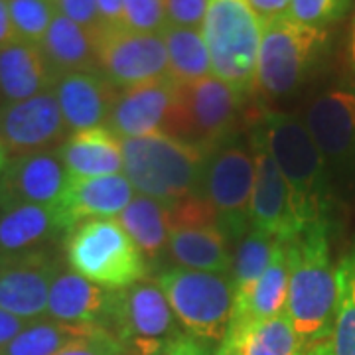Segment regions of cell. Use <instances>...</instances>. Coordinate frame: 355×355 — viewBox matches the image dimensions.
I'll use <instances>...</instances> for the list:
<instances>
[{"mask_svg":"<svg viewBox=\"0 0 355 355\" xmlns=\"http://www.w3.org/2000/svg\"><path fill=\"white\" fill-rule=\"evenodd\" d=\"M154 355H207V347L203 345L202 340L182 334L172 342L164 343Z\"/></svg>","mask_w":355,"mask_h":355,"instance_id":"40","label":"cell"},{"mask_svg":"<svg viewBox=\"0 0 355 355\" xmlns=\"http://www.w3.org/2000/svg\"><path fill=\"white\" fill-rule=\"evenodd\" d=\"M277 241L279 239L251 227L237 241L235 254L231 261V272H229L231 282H233V291H235L231 320H239L245 314L251 292L254 291L257 282L263 277V272L270 263Z\"/></svg>","mask_w":355,"mask_h":355,"instance_id":"27","label":"cell"},{"mask_svg":"<svg viewBox=\"0 0 355 355\" xmlns=\"http://www.w3.org/2000/svg\"><path fill=\"white\" fill-rule=\"evenodd\" d=\"M300 355H331L330 340H324V342H318L310 347H306Z\"/></svg>","mask_w":355,"mask_h":355,"instance_id":"45","label":"cell"},{"mask_svg":"<svg viewBox=\"0 0 355 355\" xmlns=\"http://www.w3.org/2000/svg\"><path fill=\"white\" fill-rule=\"evenodd\" d=\"M352 64L355 69V22H354V34H352Z\"/></svg>","mask_w":355,"mask_h":355,"instance_id":"47","label":"cell"},{"mask_svg":"<svg viewBox=\"0 0 355 355\" xmlns=\"http://www.w3.org/2000/svg\"><path fill=\"white\" fill-rule=\"evenodd\" d=\"M127 347L105 328H93L55 355H125Z\"/></svg>","mask_w":355,"mask_h":355,"instance_id":"36","label":"cell"},{"mask_svg":"<svg viewBox=\"0 0 355 355\" xmlns=\"http://www.w3.org/2000/svg\"><path fill=\"white\" fill-rule=\"evenodd\" d=\"M214 76L245 95L253 93L263 26L247 0H209L202 26Z\"/></svg>","mask_w":355,"mask_h":355,"instance_id":"5","label":"cell"},{"mask_svg":"<svg viewBox=\"0 0 355 355\" xmlns=\"http://www.w3.org/2000/svg\"><path fill=\"white\" fill-rule=\"evenodd\" d=\"M125 174L101 178H69L60 202L53 205L60 225L69 231L81 221L116 217L135 198Z\"/></svg>","mask_w":355,"mask_h":355,"instance_id":"18","label":"cell"},{"mask_svg":"<svg viewBox=\"0 0 355 355\" xmlns=\"http://www.w3.org/2000/svg\"><path fill=\"white\" fill-rule=\"evenodd\" d=\"M352 0H292L286 18L298 24L326 30L340 22L349 10Z\"/></svg>","mask_w":355,"mask_h":355,"instance_id":"34","label":"cell"},{"mask_svg":"<svg viewBox=\"0 0 355 355\" xmlns=\"http://www.w3.org/2000/svg\"><path fill=\"white\" fill-rule=\"evenodd\" d=\"M113 292L83 279L73 270H60L51 282L46 316L64 324L99 326L107 330Z\"/></svg>","mask_w":355,"mask_h":355,"instance_id":"20","label":"cell"},{"mask_svg":"<svg viewBox=\"0 0 355 355\" xmlns=\"http://www.w3.org/2000/svg\"><path fill=\"white\" fill-rule=\"evenodd\" d=\"M227 233L219 225H188L170 229L168 251L178 265L205 272H231Z\"/></svg>","mask_w":355,"mask_h":355,"instance_id":"25","label":"cell"},{"mask_svg":"<svg viewBox=\"0 0 355 355\" xmlns=\"http://www.w3.org/2000/svg\"><path fill=\"white\" fill-rule=\"evenodd\" d=\"M69 178H101L123 174V139L109 127L71 132L58 148Z\"/></svg>","mask_w":355,"mask_h":355,"instance_id":"23","label":"cell"},{"mask_svg":"<svg viewBox=\"0 0 355 355\" xmlns=\"http://www.w3.org/2000/svg\"><path fill=\"white\" fill-rule=\"evenodd\" d=\"M263 135L268 153L286 180L304 227L330 223V170L302 119L265 113Z\"/></svg>","mask_w":355,"mask_h":355,"instance_id":"2","label":"cell"},{"mask_svg":"<svg viewBox=\"0 0 355 355\" xmlns=\"http://www.w3.org/2000/svg\"><path fill=\"white\" fill-rule=\"evenodd\" d=\"M288 280H291V263H288V241H277L272 259L259 279L254 291L251 292L247 310L239 320L229 322V330L225 338L245 343L247 334L257 324L268 318L277 316L286 310L288 300Z\"/></svg>","mask_w":355,"mask_h":355,"instance_id":"24","label":"cell"},{"mask_svg":"<svg viewBox=\"0 0 355 355\" xmlns=\"http://www.w3.org/2000/svg\"><path fill=\"white\" fill-rule=\"evenodd\" d=\"M2 261H4V257H2V253H0V266H2Z\"/></svg>","mask_w":355,"mask_h":355,"instance_id":"48","label":"cell"},{"mask_svg":"<svg viewBox=\"0 0 355 355\" xmlns=\"http://www.w3.org/2000/svg\"><path fill=\"white\" fill-rule=\"evenodd\" d=\"M302 121L328 170L345 172L355 164V91H324L308 105Z\"/></svg>","mask_w":355,"mask_h":355,"instance_id":"15","label":"cell"},{"mask_svg":"<svg viewBox=\"0 0 355 355\" xmlns=\"http://www.w3.org/2000/svg\"><path fill=\"white\" fill-rule=\"evenodd\" d=\"M254 188V154L241 144H229L209 156L202 193L216 211L219 227L237 241L249 231Z\"/></svg>","mask_w":355,"mask_h":355,"instance_id":"10","label":"cell"},{"mask_svg":"<svg viewBox=\"0 0 355 355\" xmlns=\"http://www.w3.org/2000/svg\"><path fill=\"white\" fill-rule=\"evenodd\" d=\"M328 225L312 223L288 241L291 280L286 312L302 349L330 340L334 328L338 280L330 259Z\"/></svg>","mask_w":355,"mask_h":355,"instance_id":"1","label":"cell"},{"mask_svg":"<svg viewBox=\"0 0 355 355\" xmlns=\"http://www.w3.org/2000/svg\"><path fill=\"white\" fill-rule=\"evenodd\" d=\"M53 6L55 12L69 18L91 34H95L103 26L95 0H53Z\"/></svg>","mask_w":355,"mask_h":355,"instance_id":"37","label":"cell"},{"mask_svg":"<svg viewBox=\"0 0 355 355\" xmlns=\"http://www.w3.org/2000/svg\"><path fill=\"white\" fill-rule=\"evenodd\" d=\"M60 270V259L50 247L6 257L0 266V308L24 320L46 316L51 282Z\"/></svg>","mask_w":355,"mask_h":355,"instance_id":"14","label":"cell"},{"mask_svg":"<svg viewBox=\"0 0 355 355\" xmlns=\"http://www.w3.org/2000/svg\"><path fill=\"white\" fill-rule=\"evenodd\" d=\"M254 188L251 198V229L266 233L280 241H291L304 231L296 203L286 180L268 153L263 128L253 135Z\"/></svg>","mask_w":355,"mask_h":355,"instance_id":"12","label":"cell"},{"mask_svg":"<svg viewBox=\"0 0 355 355\" xmlns=\"http://www.w3.org/2000/svg\"><path fill=\"white\" fill-rule=\"evenodd\" d=\"M6 164H8V153H6V148H4V144H2V140H0V178L4 174Z\"/></svg>","mask_w":355,"mask_h":355,"instance_id":"46","label":"cell"},{"mask_svg":"<svg viewBox=\"0 0 355 355\" xmlns=\"http://www.w3.org/2000/svg\"><path fill=\"white\" fill-rule=\"evenodd\" d=\"M211 154L166 132L123 139V174L135 191L176 203L202 191Z\"/></svg>","mask_w":355,"mask_h":355,"instance_id":"3","label":"cell"},{"mask_svg":"<svg viewBox=\"0 0 355 355\" xmlns=\"http://www.w3.org/2000/svg\"><path fill=\"white\" fill-rule=\"evenodd\" d=\"M164 2L168 24L202 30L209 0H164Z\"/></svg>","mask_w":355,"mask_h":355,"instance_id":"38","label":"cell"},{"mask_svg":"<svg viewBox=\"0 0 355 355\" xmlns=\"http://www.w3.org/2000/svg\"><path fill=\"white\" fill-rule=\"evenodd\" d=\"M40 48L55 77L73 71H99L93 34L62 14H55Z\"/></svg>","mask_w":355,"mask_h":355,"instance_id":"26","label":"cell"},{"mask_svg":"<svg viewBox=\"0 0 355 355\" xmlns=\"http://www.w3.org/2000/svg\"><path fill=\"white\" fill-rule=\"evenodd\" d=\"M247 2H249L254 16L259 18L261 26L286 16L292 4V0H247Z\"/></svg>","mask_w":355,"mask_h":355,"instance_id":"39","label":"cell"},{"mask_svg":"<svg viewBox=\"0 0 355 355\" xmlns=\"http://www.w3.org/2000/svg\"><path fill=\"white\" fill-rule=\"evenodd\" d=\"M125 355H135V354H132V352H128V349H127V352H125Z\"/></svg>","mask_w":355,"mask_h":355,"instance_id":"49","label":"cell"},{"mask_svg":"<svg viewBox=\"0 0 355 355\" xmlns=\"http://www.w3.org/2000/svg\"><path fill=\"white\" fill-rule=\"evenodd\" d=\"M245 355H300L302 343L292 326L288 312H280L257 324L245 338Z\"/></svg>","mask_w":355,"mask_h":355,"instance_id":"32","label":"cell"},{"mask_svg":"<svg viewBox=\"0 0 355 355\" xmlns=\"http://www.w3.org/2000/svg\"><path fill=\"white\" fill-rule=\"evenodd\" d=\"M93 328L99 326H73L50 318L32 320L12 342L0 349V355H55Z\"/></svg>","mask_w":355,"mask_h":355,"instance_id":"30","label":"cell"},{"mask_svg":"<svg viewBox=\"0 0 355 355\" xmlns=\"http://www.w3.org/2000/svg\"><path fill=\"white\" fill-rule=\"evenodd\" d=\"M62 231L50 205L0 203V253L4 259L44 249Z\"/></svg>","mask_w":355,"mask_h":355,"instance_id":"21","label":"cell"},{"mask_svg":"<svg viewBox=\"0 0 355 355\" xmlns=\"http://www.w3.org/2000/svg\"><path fill=\"white\" fill-rule=\"evenodd\" d=\"M93 40L97 67L116 89L135 87L170 76L162 34L132 32L125 26H101Z\"/></svg>","mask_w":355,"mask_h":355,"instance_id":"11","label":"cell"},{"mask_svg":"<svg viewBox=\"0 0 355 355\" xmlns=\"http://www.w3.org/2000/svg\"><path fill=\"white\" fill-rule=\"evenodd\" d=\"M245 97V93L216 76L180 85L176 109L166 135L214 154L217 144L233 132Z\"/></svg>","mask_w":355,"mask_h":355,"instance_id":"8","label":"cell"},{"mask_svg":"<svg viewBox=\"0 0 355 355\" xmlns=\"http://www.w3.org/2000/svg\"><path fill=\"white\" fill-rule=\"evenodd\" d=\"M103 26H123V0H95Z\"/></svg>","mask_w":355,"mask_h":355,"instance_id":"42","label":"cell"},{"mask_svg":"<svg viewBox=\"0 0 355 355\" xmlns=\"http://www.w3.org/2000/svg\"><path fill=\"white\" fill-rule=\"evenodd\" d=\"M123 26L132 32L160 34L168 26L164 0H123Z\"/></svg>","mask_w":355,"mask_h":355,"instance_id":"35","label":"cell"},{"mask_svg":"<svg viewBox=\"0 0 355 355\" xmlns=\"http://www.w3.org/2000/svg\"><path fill=\"white\" fill-rule=\"evenodd\" d=\"M30 322H32V320H24V318L14 316V314H10V312H6V310L0 308V349L12 342L14 338L24 330Z\"/></svg>","mask_w":355,"mask_h":355,"instance_id":"41","label":"cell"},{"mask_svg":"<svg viewBox=\"0 0 355 355\" xmlns=\"http://www.w3.org/2000/svg\"><path fill=\"white\" fill-rule=\"evenodd\" d=\"M69 137L53 91L32 99L0 103V140L8 158L55 150Z\"/></svg>","mask_w":355,"mask_h":355,"instance_id":"13","label":"cell"},{"mask_svg":"<svg viewBox=\"0 0 355 355\" xmlns=\"http://www.w3.org/2000/svg\"><path fill=\"white\" fill-rule=\"evenodd\" d=\"M65 254L73 272L111 291L140 282L146 275L144 257L116 217L87 219L69 229Z\"/></svg>","mask_w":355,"mask_h":355,"instance_id":"4","label":"cell"},{"mask_svg":"<svg viewBox=\"0 0 355 355\" xmlns=\"http://www.w3.org/2000/svg\"><path fill=\"white\" fill-rule=\"evenodd\" d=\"M14 42H18V38H16L12 20H10L8 0H0V50Z\"/></svg>","mask_w":355,"mask_h":355,"instance_id":"43","label":"cell"},{"mask_svg":"<svg viewBox=\"0 0 355 355\" xmlns=\"http://www.w3.org/2000/svg\"><path fill=\"white\" fill-rule=\"evenodd\" d=\"M216 355H245V347H243L241 342L237 340H231V338H225L219 349H217Z\"/></svg>","mask_w":355,"mask_h":355,"instance_id":"44","label":"cell"},{"mask_svg":"<svg viewBox=\"0 0 355 355\" xmlns=\"http://www.w3.org/2000/svg\"><path fill=\"white\" fill-rule=\"evenodd\" d=\"M328 32L282 16L263 26L257 58L254 93L277 99L304 81L326 48Z\"/></svg>","mask_w":355,"mask_h":355,"instance_id":"7","label":"cell"},{"mask_svg":"<svg viewBox=\"0 0 355 355\" xmlns=\"http://www.w3.org/2000/svg\"><path fill=\"white\" fill-rule=\"evenodd\" d=\"M178 324L202 342H223L233 314L231 275L168 268L158 279Z\"/></svg>","mask_w":355,"mask_h":355,"instance_id":"6","label":"cell"},{"mask_svg":"<svg viewBox=\"0 0 355 355\" xmlns=\"http://www.w3.org/2000/svg\"><path fill=\"white\" fill-rule=\"evenodd\" d=\"M107 330L135 355H154L182 336L164 291L148 280L113 292Z\"/></svg>","mask_w":355,"mask_h":355,"instance_id":"9","label":"cell"},{"mask_svg":"<svg viewBox=\"0 0 355 355\" xmlns=\"http://www.w3.org/2000/svg\"><path fill=\"white\" fill-rule=\"evenodd\" d=\"M168 53V73L180 85L214 76L211 55L200 28L168 24L160 32Z\"/></svg>","mask_w":355,"mask_h":355,"instance_id":"29","label":"cell"},{"mask_svg":"<svg viewBox=\"0 0 355 355\" xmlns=\"http://www.w3.org/2000/svg\"><path fill=\"white\" fill-rule=\"evenodd\" d=\"M69 174L55 150L10 158L0 178V203H36L53 207Z\"/></svg>","mask_w":355,"mask_h":355,"instance_id":"17","label":"cell"},{"mask_svg":"<svg viewBox=\"0 0 355 355\" xmlns=\"http://www.w3.org/2000/svg\"><path fill=\"white\" fill-rule=\"evenodd\" d=\"M51 91L58 99L69 135L77 130L107 127L119 97V89L101 71H73L60 76Z\"/></svg>","mask_w":355,"mask_h":355,"instance_id":"19","label":"cell"},{"mask_svg":"<svg viewBox=\"0 0 355 355\" xmlns=\"http://www.w3.org/2000/svg\"><path fill=\"white\" fill-rule=\"evenodd\" d=\"M178 89L170 76L150 83L121 89L107 127L119 139H137L156 132H168L176 109Z\"/></svg>","mask_w":355,"mask_h":355,"instance_id":"16","label":"cell"},{"mask_svg":"<svg viewBox=\"0 0 355 355\" xmlns=\"http://www.w3.org/2000/svg\"><path fill=\"white\" fill-rule=\"evenodd\" d=\"M16 38L40 46L55 18L53 0H8Z\"/></svg>","mask_w":355,"mask_h":355,"instance_id":"33","label":"cell"},{"mask_svg":"<svg viewBox=\"0 0 355 355\" xmlns=\"http://www.w3.org/2000/svg\"><path fill=\"white\" fill-rule=\"evenodd\" d=\"M338 304L331 328V355H355V247L336 266Z\"/></svg>","mask_w":355,"mask_h":355,"instance_id":"31","label":"cell"},{"mask_svg":"<svg viewBox=\"0 0 355 355\" xmlns=\"http://www.w3.org/2000/svg\"><path fill=\"white\" fill-rule=\"evenodd\" d=\"M170 203L137 193L132 202L116 216L128 237L139 247L144 259H158L170 239Z\"/></svg>","mask_w":355,"mask_h":355,"instance_id":"28","label":"cell"},{"mask_svg":"<svg viewBox=\"0 0 355 355\" xmlns=\"http://www.w3.org/2000/svg\"><path fill=\"white\" fill-rule=\"evenodd\" d=\"M55 73L40 46L14 42L0 50V103L32 99L51 91Z\"/></svg>","mask_w":355,"mask_h":355,"instance_id":"22","label":"cell"}]
</instances>
